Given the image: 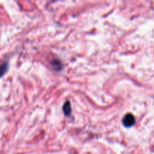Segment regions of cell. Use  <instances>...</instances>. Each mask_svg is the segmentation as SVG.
Segmentation results:
<instances>
[{
    "instance_id": "obj_4",
    "label": "cell",
    "mask_w": 154,
    "mask_h": 154,
    "mask_svg": "<svg viewBox=\"0 0 154 154\" xmlns=\"http://www.w3.org/2000/svg\"><path fill=\"white\" fill-rule=\"evenodd\" d=\"M51 65L53 66V67L55 68L57 70H61L62 67H63V65L60 63V61H58V60H53L52 62H51Z\"/></svg>"
},
{
    "instance_id": "obj_3",
    "label": "cell",
    "mask_w": 154,
    "mask_h": 154,
    "mask_svg": "<svg viewBox=\"0 0 154 154\" xmlns=\"http://www.w3.org/2000/svg\"><path fill=\"white\" fill-rule=\"evenodd\" d=\"M8 63H4L3 64L0 65V78L2 77L6 73L8 70Z\"/></svg>"
},
{
    "instance_id": "obj_2",
    "label": "cell",
    "mask_w": 154,
    "mask_h": 154,
    "mask_svg": "<svg viewBox=\"0 0 154 154\" xmlns=\"http://www.w3.org/2000/svg\"><path fill=\"white\" fill-rule=\"evenodd\" d=\"M63 110V112H64L65 115L69 116V114H70L72 109H71V106H70V103H69V102H66V103L64 104Z\"/></svg>"
},
{
    "instance_id": "obj_1",
    "label": "cell",
    "mask_w": 154,
    "mask_h": 154,
    "mask_svg": "<svg viewBox=\"0 0 154 154\" xmlns=\"http://www.w3.org/2000/svg\"><path fill=\"white\" fill-rule=\"evenodd\" d=\"M135 117L132 115V114H127L126 115L124 116L123 119V126L129 128L132 127L135 125Z\"/></svg>"
}]
</instances>
